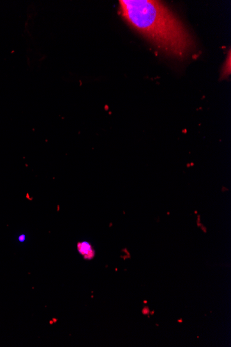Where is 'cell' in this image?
Segmentation results:
<instances>
[{"mask_svg":"<svg viewBox=\"0 0 231 347\" xmlns=\"http://www.w3.org/2000/svg\"><path fill=\"white\" fill-rule=\"evenodd\" d=\"M222 76L227 77L231 74V53L229 51V57L227 58V61L224 65L223 70H222Z\"/></svg>","mask_w":231,"mask_h":347,"instance_id":"obj_3","label":"cell"},{"mask_svg":"<svg viewBox=\"0 0 231 347\" xmlns=\"http://www.w3.org/2000/svg\"><path fill=\"white\" fill-rule=\"evenodd\" d=\"M77 249L79 252L85 259L91 260L95 256V252L92 248V246L89 242H79L77 245Z\"/></svg>","mask_w":231,"mask_h":347,"instance_id":"obj_2","label":"cell"},{"mask_svg":"<svg viewBox=\"0 0 231 347\" xmlns=\"http://www.w3.org/2000/svg\"><path fill=\"white\" fill-rule=\"evenodd\" d=\"M120 8L129 24L167 54L179 59L193 50V39L177 16L152 0H123Z\"/></svg>","mask_w":231,"mask_h":347,"instance_id":"obj_1","label":"cell"},{"mask_svg":"<svg viewBox=\"0 0 231 347\" xmlns=\"http://www.w3.org/2000/svg\"><path fill=\"white\" fill-rule=\"evenodd\" d=\"M18 240H19V241L21 242H23L25 241V240H26L25 235H24V234L21 235L20 236H19Z\"/></svg>","mask_w":231,"mask_h":347,"instance_id":"obj_4","label":"cell"}]
</instances>
